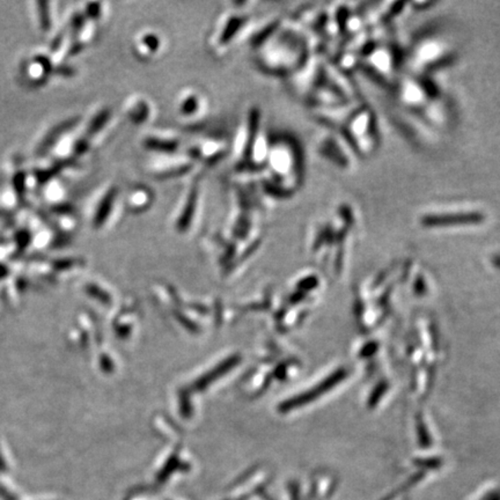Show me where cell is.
Wrapping results in <instances>:
<instances>
[{
	"mask_svg": "<svg viewBox=\"0 0 500 500\" xmlns=\"http://www.w3.org/2000/svg\"><path fill=\"white\" fill-rule=\"evenodd\" d=\"M124 114L130 122L136 125L147 124L153 116V107L144 96H133L126 100Z\"/></svg>",
	"mask_w": 500,
	"mask_h": 500,
	"instance_id": "19",
	"label": "cell"
},
{
	"mask_svg": "<svg viewBox=\"0 0 500 500\" xmlns=\"http://www.w3.org/2000/svg\"><path fill=\"white\" fill-rule=\"evenodd\" d=\"M358 159L371 158L380 146V131L374 110L364 103L338 130Z\"/></svg>",
	"mask_w": 500,
	"mask_h": 500,
	"instance_id": "7",
	"label": "cell"
},
{
	"mask_svg": "<svg viewBox=\"0 0 500 500\" xmlns=\"http://www.w3.org/2000/svg\"><path fill=\"white\" fill-rule=\"evenodd\" d=\"M230 153V140L224 136H208L199 139L190 147L189 154L195 162L214 165Z\"/></svg>",
	"mask_w": 500,
	"mask_h": 500,
	"instance_id": "12",
	"label": "cell"
},
{
	"mask_svg": "<svg viewBox=\"0 0 500 500\" xmlns=\"http://www.w3.org/2000/svg\"><path fill=\"white\" fill-rule=\"evenodd\" d=\"M458 58V51L451 41L440 34L428 33L412 43L403 60L408 73L417 76H435L447 70Z\"/></svg>",
	"mask_w": 500,
	"mask_h": 500,
	"instance_id": "4",
	"label": "cell"
},
{
	"mask_svg": "<svg viewBox=\"0 0 500 500\" xmlns=\"http://www.w3.org/2000/svg\"><path fill=\"white\" fill-rule=\"evenodd\" d=\"M303 181V154L301 146L287 133L273 136L267 162L261 175V189L272 203L285 201L299 191Z\"/></svg>",
	"mask_w": 500,
	"mask_h": 500,
	"instance_id": "2",
	"label": "cell"
},
{
	"mask_svg": "<svg viewBox=\"0 0 500 500\" xmlns=\"http://www.w3.org/2000/svg\"><path fill=\"white\" fill-rule=\"evenodd\" d=\"M323 60V53H310L303 65L287 78L289 88L300 101L305 103L312 89L321 81Z\"/></svg>",
	"mask_w": 500,
	"mask_h": 500,
	"instance_id": "11",
	"label": "cell"
},
{
	"mask_svg": "<svg viewBox=\"0 0 500 500\" xmlns=\"http://www.w3.org/2000/svg\"><path fill=\"white\" fill-rule=\"evenodd\" d=\"M487 209L478 202H445L425 208L418 221L426 230L475 228L487 221Z\"/></svg>",
	"mask_w": 500,
	"mask_h": 500,
	"instance_id": "5",
	"label": "cell"
},
{
	"mask_svg": "<svg viewBox=\"0 0 500 500\" xmlns=\"http://www.w3.org/2000/svg\"><path fill=\"white\" fill-rule=\"evenodd\" d=\"M261 129H262L261 110L256 107H253L248 110L237 128L234 139L230 140V154L235 162V171H239L246 165L250 148Z\"/></svg>",
	"mask_w": 500,
	"mask_h": 500,
	"instance_id": "10",
	"label": "cell"
},
{
	"mask_svg": "<svg viewBox=\"0 0 500 500\" xmlns=\"http://www.w3.org/2000/svg\"><path fill=\"white\" fill-rule=\"evenodd\" d=\"M249 4H234L237 7L221 15L210 37V48L214 53H224L233 43L246 39L248 28L253 21L251 14L244 8Z\"/></svg>",
	"mask_w": 500,
	"mask_h": 500,
	"instance_id": "8",
	"label": "cell"
},
{
	"mask_svg": "<svg viewBox=\"0 0 500 500\" xmlns=\"http://www.w3.org/2000/svg\"><path fill=\"white\" fill-rule=\"evenodd\" d=\"M44 198L50 205L56 208V205L64 204L66 198V187L58 178H50L46 182Z\"/></svg>",
	"mask_w": 500,
	"mask_h": 500,
	"instance_id": "23",
	"label": "cell"
},
{
	"mask_svg": "<svg viewBox=\"0 0 500 500\" xmlns=\"http://www.w3.org/2000/svg\"><path fill=\"white\" fill-rule=\"evenodd\" d=\"M251 48L258 70L268 76L285 79L303 65L310 53L306 30L289 15H284L270 33Z\"/></svg>",
	"mask_w": 500,
	"mask_h": 500,
	"instance_id": "1",
	"label": "cell"
},
{
	"mask_svg": "<svg viewBox=\"0 0 500 500\" xmlns=\"http://www.w3.org/2000/svg\"><path fill=\"white\" fill-rule=\"evenodd\" d=\"M195 159L189 153L185 155L173 154L155 157L150 164L148 169L155 178H175L178 175H185L194 169Z\"/></svg>",
	"mask_w": 500,
	"mask_h": 500,
	"instance_id": "15",
	"label": "cell"
},
{
	"mask_svg": "<svg viewBox=\"0 0 500 500\" xmlns=\"http://www.w3.org/2000/svg\"><path fill=\"white\" fill-rule=\"evenodd\" d=\"M119 203H121V195H119V188L116 185H109L105 188L98 197L92 202L89 208V217L91 223L96 228H101L103 225L108 224L110 218L114 214L117 213Z\"/></svg>",
	"mask_w": 500,
	"mask_h": 500,
	"instance_id": "13",
	"label": "cell"
},
{
	"mask_svg": "<svg viewBox=\"0 0 500 500\" xmlns=\"http://www.w3.org/2000/svg\"><path fill=\"white\" fill-rule=\"evenodd\" d=\"M199 199H201V187L197 181L191 183L188 188L185 196L182 198L178 210L175 213V224H178V228H188L191 224V221L196 217L199 208Z\"/></svg>",
	"mask_w": 500,
	"mask_h": 500,
	"instance_id": "17",
	"label": "cell"
},
{
	"mask_svg": "<svg viewBox=\"0 0 500 500\" xmlns=\"http://www.w3.org/2000/svg\"><path fill=\"white\" fill-rule=\"evenodd\" d=\"M143 146L146 151L158 154V157L178 154L181 139L174 133H147L145 138L143 139Z\"/></svg>",
	"mask_w": 500,
	"mask_h": 500,
	"instance_id": "18",
	"label": "cell"
},
{
	"mask_svg": "<svg viewBox=\"0 0 500 500\" xmlns=\"http://www.w3.org/2000/svg\"><path fill=\"white\" fill-rule=\"evenodd\" d=\"M342 378V372H339L338 374L331 375L330 378L327 379L326 381L321 383V385L316 387L314 392H308L307 394H303V395L298 396L296 397V400H291V401L287 402L284 408L285 410H291V409H294L296 405L305 404V403H308V402L314 400V396L319 395V394H323L326 393L327 390H329L328 388H331L333 386H335L337 382Z\"/></svg>",
	"mask_w": 500,
	"mask_h": 500,
	"instance_id": "22",
	"label": "cell"
},
{
	"mask_svg": "<svg viewBox=\"0 0 500 500\" xmlns=\"http://www.w3.org/2000/svg\"><path fill=\"white\" fill-rule=\"evenodd\" d=\"M315 151L323 160L343 171H353L359 160L341 132L324 126L316 136Z\"/></svg>",
	"mask_w": 500,
	"mask_h": 500,
	"instance_id": "9",
	"label": "cell"
},
{
	"mask_svg": "<svg viewBox=\"0 0 500 500\" xmlns=\"http://www.w3.org/2000/svg\"><path fill=\"white\" fill-rule=\"evenodd\" d=\"M154 201V194L145 185H135L129 188L124 203L132 213H142L150 210Z\"/></svg>",
	"mask_w": 500,
	"mask_h": 500,
	"instance_id": "20",
	"label": "cell"
},
{
	"mask_svg": "<svg viewBox=\"0 0 500 500\" xmlns=\"http://www.w3.org/2000/svg\"><path fill=\"white\" fill-rule=\"evenodd\" d=\"M435 3L433 1H412L409 3L410 10L424 11L428 10V7L435 6Z\"/></svg>",
	"mask_w": 500,
	"mask_h": 500,
	"instance_id": "24",
	"label": "cell"
},
{
	"mask_svg": "<svg viewBox=\"0 0 500 500\" xmlns=\"http://www.w3.org/2000/svg\"><path fill=\"white\" fill-rule=\"evenodd\" d=\"M176 112L183 122L195 124L205 119L208 114V101L196 89H185L178 96Z\"/></svg>",
	"mask_w": 500,
	"mask_h": 500,
	"instance_id": "14",
	"label": "cell"
},
{
	"mask_svg": "<svg viewBox=\"0 0 500 500\" xmlns=\"http://www.w3.org/2000/svg\"><path fill=\"white\" fill-rule=\"evenodd\" d=\"M53 65L50 57L35 56L33 60L27 62L26 72L29 73L30 79L37 81V85L48 80Z\"/></svg>",
	"mask_w": 500,
	"mask_h": 500,
	"instance_id": "21",
	"label": "cell"
},
{
	"mask_svg": "<svg viewBox=\"0 0 500 500\" xmlns=\"http://www.w3.org/2000/svg\"><path fill=\"white\" fill-rule=\"evenodd\" d=\"M369 30L372 39L362 51L359 70L378 85L393 89L400 77L403 55L394 43L389 42L388 29L375 28Z\"/></svg>",
	"mask_w": 500,
	"mask_h": 500,
	"instance_id": "3",
	"label": "cell"
},
{
	"mask_svg": "<svg viewBox=\"0 0 500 500\" xmlns=\"http://www.w3.org/2000/svg\"><path fill=\"white\" fill-rule=\"evenodd\" d=\"M393 91L398 107L412 119H417L433 100L446 96L435 76H417L408 72L400 74Z\"/></svg>",
	"mask_w": 500,
	"mask_h": 500,
	"instance_id": "6",
	"label": "cell"
},
{
	"mask_svg": "<svg viewBox=\"0 0 500 500\" xmlns=\"http://www.w3.org/2000/svg\"><path fill=\"white\" fill-rule=\"evenodd\" d=\"M164 49V40L154 30H143L137 34L132 42V50L136 57L142 60H153Z\"/></svg>",
	"mask_w": 500,
	"mask_h": 500,
	"instance_id": "16",
	"label": "cell"
}]
</instances>
